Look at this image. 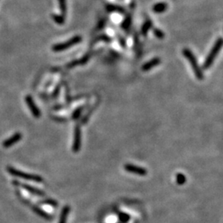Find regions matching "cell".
<instances>
[{
	"label": "cell",
	"mask_w": 223,
	"mask_h": 223,
	"mask_svg": "<svg viewBox=\"0 0 223 223\" xmlns=\"http://www.w3.org/2000/svg\"><path fill=\"white\" fill-rule=\"evenodd\" d=\"M118 218L123 223H127L130 221L131 216L127 213H124V212H119L118 213Z\"/></svg>",
	"instance_id": "cell-21"
},
{
	"label": "cell",
	"mask_w": 223,
	"mask_h": 223,
	"mask_svg": "<svg viewBox=\"0 0 223 223\" xmlns=\"http://www.w3.org/2000/svg\"><path fill=\"white\" fill-rule=\"evenodd\" d=\"M8 171H9V173H11L12 174L15 175V176L20 177V178H22V179H28V180H33V181H36V182H42V180H43L41 176L33 175V174H25V173L20 172L18 171V170H15V169H12V168H8Z\"/></svg>",
	"instance_id": "cell-5"
},
{
	"label": "cell",
	"mask_w": 223,
	"mask_h": 223,
	"mask_svg": "<svg viewBox=\"0 0 223 223\" xmlns=\"http://www.w3.org/2000/svg\"><path fill=\"white\" fill-rule=\"evenodd\" d=\"M152 25H153V23H152L150 20H146V21L143 23L142 27H141V34H142L143 36H146V35H147V33L152 27Z\"/></svg>",
	"instance_id": "cell-13"
},
{
	"label": "cell",
	"mask_w": 223,
	"mask_h": 223,
	"mask_svg": "<svg viewBox=\"0 0 223 223\" xmlns=\"http://www.w3.org/2000/svg\"><path fill=\"white\" fill-rule=\"evenodd\" d=\"M25 100H26V103L27 104V107L28 108L30 109L31 111V113L33 116H34V118H39L41 117V111H40V108L36 105V103H35L34 100H33V98L32 97H31L30 95H27L25 98Z\"/></svg>",
	"instance_id": "cell-6"
},
{
	"label": "cell",
	"mask_w": 223,
	"mask_h": 223,
	"mask_svg": "<svg viewBox=\"0 0 223 223\" xmlns=\"http://www.w3.org/2000/svg\"><path fill=\"white\" fill-rule=\"evenodd\" d=\"M131 23H132V17L130 15H128L127 17H126V18L123 20V22H122V25L121 27L124 30H127L131 26Z\"/></svg>",
	"instance_id": "cell-18"
},
{
	"label": "cell",
	"mask_w": 223,
	"mask_h": 223,
	"mask_svg": "<svg viewBox=\"0 0 223 223\" xmlns=\"http://www.w3.org/2000/svg\"><path fill=\"white\" fill-rule=\"evenodd\" d=\"M82 40H83V38H82L81 36L76 35V36L73 37L69 40L66 41V42H61V43H58V44L54 45V46L52 47V51L55 52L63 51L65 50L69 49L70 47H74L75 45L80 43V42H82Z\"/></svg>",
	"instance_id": "cell-3"
},
{
	"label": "cell",
	"mask_w": 223,
	"mask_h": 223,
	"mask_svg": "<svg viewBox=\"0 0 223 223\" xmlns=\"http://www.w3.org/2000/svg\"><path fill=\"white\" fill-rule=\"evenodd\" d=\"M81 142H82V138H81L80 127L78 125H76L74 127V141H73V146H72V149L74 153H78L80 150Z\"/></svg>",
	"instance_id": "cell-4"
},
{
	"label": "cell",
	"mask_w": 223,
	"mask_h": 223,
	"mask_svg": "<svg viewBox=\"0 0 223 223\" xmlns=\"http://www.w3.org/2000/svg\"><path fill=\"white\" fill-rule=\"evenodd\" d=\"M167 9H168V3L165 2H157L152 7V10L154 13H163Z\"/></svg>",
	"instance_id": "cell-10"
},
{
	"label": "cell",
	"mask_w": 223,
	"mask_h": 223,
	"mask_svg": "<svg viewBox=\"0 0 223 223\" xmlns=\"http://www.w3.org/2000/svg\"><path fill=\"white\" fill-rule=\"evenodd\" d=\"M32 208H33V211H34L36 213L40 215V216H42V217H43V218H46L47 219V220H51V219H52V216H50L49 214L47 213V212H45L44 211H42V209L38 208L37 207H33Z\"/></svg>",
	"instance_id": "cell-16"
},
{
	"label": "cell",
	"mask_w": 223,
	"mask_h": 223,
	"mask_svg": "<svg viewBox=\"0 0 223 223\" xmlns=\"http://www.w3.org/2000/svg\"><path fill=\"white\" fill-rule=\"evenodd\" d=\"M124 168H125L127 171L129 172V173H132V174H138V175H141V176H144V175L147 174V170H146V169L142 168V167L136 166V165H134V164H125Z\"/></svg>",
	"instance_id": "cell-7"
},
{
	"label": "cell",
	"mask_w": 223,
	"mask_h": 223,
	"mask_svg": "<svg viewBox=\"0 0 223 223\" xmlns=\"http://www.w3.org/2000/svg\"><path fill=\"white\" fill-rule=\"evenodd\" d=\"M153 33L155 37L158 38V39H164L165 35H164V32L162 31V30L159 29V28H154L153 29Z\"/></svg>",
	"instance_id": "cell-22"
},
{
	"label": "cell",
	"mask_w": 223,
	"mask_h": 223,
	"mask_svg": "<svg viewBox=\"0 0 223 223\" xmlns=\"http://www.w3.org/2000/svg\"><path fill=\"white\" fill-rule=\"evenodd\" d=\"M21 139H22V134L21 133H16L12 136V137H10L7 140L3 141L2 145H3V147H9L11 145H14L15 143L17 142V141H19Z\"/></svg>",
	"instance_id": "cell-9"
},
{
	"label": "cell",
	"mask_w": 223,
	"mask_h": 223,
	"mask_svg": "<svg viewBox=\"0 0 223 223\" xmlns=\"http://www.w3.org/2000/svg\"><path fill=\"white\" fill-rule=\"evenodd\" d=\"M59 2L60 9L61 12V15L64 17H66L67 13V2L66 0H58Z\"/></svg>",
	"instance_id": "cell-15"
},
{
	"label": "cell",
	"mask_w": 223,
	"mask_h": 223,
	"mask_svg": "<svg viewBox=\"0 0 223 223\" xmlns=\"http://www.w3.org/2000/svg\"><path fill=\"white\" fill-rule=\"evenodd\" d=\"M182 54L184 55V56L188 60L189 64L191 65L192 69H193V71H194V75L197 78V79L203 80L204 74L203 71V69L198 65V60H197L196 56L193 53V51L190 49H189V48H184L182 51Z\"/></svg>",
	"instance_id": "cell-1"
},
{
	"label": "cell",
	"mask_w": 223,
	"mask_h": 223,
	"mask_svg": "<svg viewBox=\"0 0 223 223\" xmlns=\"http://www.w3.org/2000/svg\"><path fill=\"white\" fill-rule=\"evenodd\" d=\"M83 109V106H81V107H78L74 111V113L72 114V119L73 120H78L79 117H80L81 113H82V111Z\"/></svg>",
	"instance_id": "cell-20"
},
{
	"label": "cell",
	"mask_w": 223,
	"mask_h": 223,
	"mask_svg": "<svg viewBox=\"0 0 223 223\" xmlns=\"http://www.w3.org/2000/svg\"><path fill=\"white\" fill-rule=\"evenodd\" d=\"M122 223H123V222H122Z\"/></svg>",
	"instance_id": "cell-27"
},
{
	"label": "cell",
	"mask_w": 223,
	"mask_h": 223,
	"mask_svg": "<svg viewBox=\"0 0 223 223\" xmlns=\"http://www.w3.org/2000/svg\"><path fill=\"white\" fill-rule=\"evenodd\" d=\"M69 211H70V208H69V206H65L63 207L61 214H60V217L59 223H66Z\"/></svg>",
	"instance_id": "cell-12"
},
{
	"label": "cell",
	"mask_w": 223,
	"mask_h": 223,
	"mask_svg": "<svg viewBox=\"0 0 223 223\" xmlns=\"http://www.w3.org/2000/svg\"><path fill=\"white\" fill-rule=\"evenodd\" d=\"M60 90V86H59V87H56V88L55 89V92L53 93V97H56V96L59 94Z\"/></svg>",
	"instance_id": "cell-26"
},
{
	"label": "cell",
	"mask_w": 223,
	"mask_h": 223,
	"mask_svg": "<svg viewBox=\"0 0 223 223\" xmlns=\"http://www.w3.org/2000/svg\"><path fill=\"white\" fill-rule=\"evenodd\" d=\"M160 62H161V60L159 59V57H154V58L151 59L149 61L145 62V64L142 65V67H141V69H142V71L147 72L153 69V68H154L155 66H157V65H159L160 64Z\"/></svg>",
	"instance_id": "cell-8"
},
{
	"label": "cell",
	"mask_w": 223,
	"mask_h": 223,
	"mask_svg": "<svg viewBox=\"0 0 223 223\" xmlns=\"http://www.w3.org/2000/svg\"><path fill=\"white\" fill-rule=\"evenodd\" d=\"M78 64H79V60H72L71 62H69V63H68V65H66L67 68H74V67L77 66V65H78Z\"/></svg>",
	"instance_id": "cell-23"
},
{
	"label": "cell",
	"mask_w": 223,
	"mask_h": 223,
	"mask_svg": "<svg viewBox=\"0 0 223 223\" xmlns=\"http://www.w3.org/2000/svg\"><path fill=\"white\" fill-rule=\"evenodd\" d=\"M52 18L54 20V22L56 23L59 25L64 24L65 22V17L62 16V15L59 14H53L52 15Z\"/></svg>",
	"instance_id": "cell-17"
},
{
	"label": "cell",
	"mask_w": 223,
	"mask_h": 223,
	"mask_svg": "<svg viewBox=\"0 0 223 223\" xmlns=\"http://www.w3.org/2000/svg\"><path fill=\"white\" fill-rule=\"evenodd\" d=\"M185 182H186V177L184 174L179 173L176 174V183L179 185H183L185 184Z\"/></svg>",
	"instance_id": "cell-19"
},
{
	"label": "cell",
	"mask_w": 223,
	"mask_h": 223,
	"mask_svg": "<svg viewBox=\"0 0 223 223\" xmlns=\"http://www.w3.org/2000/svg\"><path fill=\"white\" fill-rule=\"evenodd\" d=\"M222 38L219 37L218 39H216V41L214 43L213 47L208 53V55L207 56L206 60L204 61L203 65V69H208L209 68H211L212 64H213L214 60L216 59V56L219 54V52L221 51V47H222Z\"/></svg>",
	"instance_id": "cell-2"
},
{
	"label": "cell",
	"mask_w": 223,
	"mask_h": 223,
	"mask_svg": "<svg viewBox=\"0 0 223 223\" xmlns=\"http://www.w3.org/2000/svg\"><path fill=\"white\" fill-rule=\"evenodd\" d=\"M106 8L109 12H118L121 14L125 13V9L123 7H121L119 5L115 4H108L106 6Z\"/></svg>",
	"instance_id": "cell-11"
},
{
	"label": "cell",
	"mask_w": 223,
	"mask_h": 223,
	"mask_svg": "<svg viewBox=\"0 0 223 223\" xmlns=\"http://www.w3.org/2000/svg\"><path fill=\"white\" fill-rule=\"evenodd\" d=\"M88 59H89V56H88V55H87V56H83V58H82V59H81L80 60H79V64H80V65L85 64L86 62H87L88 60Z\"/></svg>",
	"instance_id": "cell-24"
},
{
	"label": "cell",
	"mask_w": 223,
	"mask_h": 223,
	"mask_svg": "<svg viewBox=\"0 0 223 223\" xmlns=\"http://www.w3.org/2000/svg\"><path fill=\"white\" fill-rule=\"evenodd\" d=\"M22 187L27 189V191L31 192L32 194H36V195H40V196H43V195H45L44 192H42V190H40V189H36V188H33V187L28 186V185H22Z\"/></svg>",
	"instance_id": "cell-14"
},
{
	"label": "cell",
	"mask_w": 223,
	"mask_h": 223,
	"mask_svg": "<svg viewBox=\"0 0 223 223\" xmlns=\"http://www.w3.org/2000/svg\"><path fill=\"white\" fill-rule=\"evenodd\" d=\"M45 203L47 204H50V205H52V206L54 207H57L58 206V203H57L56 201H53V200H47V201H44Z\"/></svg>",
	"instance_id": "cell-25"
}]
</instances>
